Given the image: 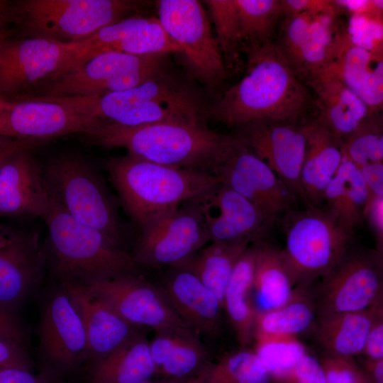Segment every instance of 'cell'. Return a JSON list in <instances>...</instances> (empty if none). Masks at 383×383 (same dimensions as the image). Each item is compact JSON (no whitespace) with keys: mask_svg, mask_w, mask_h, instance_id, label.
Masks as SVG:
<instances>
[{"mask_svg":"<svg viewBox=\"0 0 383 383\" xmlns=\"http://www.w3.org/2000/svg\"><path fill=\"white\" fill-rule=\"evenodd\" d=\"M246 53L245 74L223 93L211 113L239 128L264 120L297 123L311 96L275 43Z\"/></svg>","mask_w":383,"mask_h":383,"instance_id":"obj_1","label":"cell"},{"mask_svg":"<svg viewBox=\"0 0 383 383\" xmlns=\"http://www.w3.org/2000/svg\"><path fill=\"white\" fill-rule=\"evenodd\" d=\"M83 135L95 145L125 148L142 160L214 175L235 140V135L218 133L206 124L177 122L136 127L97 122Z\"/></svg>","mask_w":383,"mask_h":383,"instance_id":"obj_2","label":"cell"},{"mask_svg":"<svg viewBox=\"0 0 383 383\" xmlns=\"http://www.w3.org/2000/svg\"><path fill=\"white\" fill-rule=\"evenodd\" d=\"M48 235L47 271L58 284L89 285L123 274L140 273L130 253L99 231L72 217L49 196L43 218Z\"/></svg>","mask_w":383,"mask_h":383,"instance_id":"obj_3","label":"cell"},{"mask_svg":"<svg viewBox=\"0 0 383 383\" xmlns=\"http://www.w3.org/2000/svg\"><path fill=\"white\" fill-rule=\"evenodd\" d=\"M101 123L136 127L161 122L206 124L201 99L162 73L121 91L94 97H51Z\"/></svg>","mask_w":383,"mask_h":383,"instance_id":"obj_4","label":"cell"},{"mask_svg":"<svg viewBox=\"0 0 383 383\" xmlns=\"http://www.w3.org/2000/svg\"><path fill=\"white\" fill-rule=\"evenodd\" d=\"M120 205L138 226L220 183L212 174L167 167L129 154L106 162Z\"/></svg>","mask_w":383,"mask_h":383,"instance_id":"obj_5","label":"cell"},{"mask_svg":"<svg viewBox=\"0 0 383 383\" xmlns=\"http://www.w3.org/2000/svg\"><path fill=\"white\" fill-rule=\"evenodd\" d=\"M42 169L52 199L74 219L96 228L125 249L118 199L88 160L77 152H64L50 158Z\"/></svg>","mask_w":383,"mask_h":383,"instance_id":"obj_6","label":"cell"},{"mask_svg":"<svg viewBox=\"0 0 383 383\" xmlns=\"http://www.w3.org/2000/svg\"><path fill=\"white\" fill-rule=\"evenodd\" d=\"M129 0H18L10 2V23L21 37L62 43L82 40L140 8Z\"/></svg>","mask_w":383,"mask_h":383,"instance_id":"obj_7","label":"cell"},{"mask_svg":"<svg viewBox=\"0 0 383 383\" xmlns=\"http://www.w3.org/2000/svg\"><path fill=\"white\" fill-rule=\"evenodd\" d=\"M285 248L281 250L295 289H309L326 275L352 245L351 235L326 207L289 209L282 217Z\"/></svg>","mask_w":383,"mask_h":383,"instance_id":"obj_8","label":"cell"},{"mask_svg":"<svg viewBox=\"0 0 383 383\" xmlns=\"http://www.w3.org/2000/svg\"><path fill=\"white\" fill-rule=\"evenodd\" d=\"M40 374L65 381L87 366V343L81 318L60 284L44 298L37 326Z\"/></svg>","mask_w":383,"mask_h":383,"instance_id":"obj_9","label":"cell"},{"mask_svg":"<svg viewBox=\"0 0 383 383\" xmlns=\"http://www.w3.org/2000/svg\"><path fill=\"white\" fill-rule=\"evenodd\" d=\"M139 227L130 253L139 266H179L210 242L204 218L192 200L150 218Z\"/></svg>","mask_w":383,"mask_h":383,"instance_id":"obj_10","label":"cell"},{"mask_svg":"<svg viewBox=\"0 0 383 383\" xmlns=\"http://www.w3.org/2000/svg\"><path fill=\"white\" fill-rule=\"evenodd\" d=\"M383 254L351 247L323 277L313 298L316 316L355 312L383 301Z\"/></svg>","mask_w":383,"mask_h":383,"instance_id":"obj_11","label":"cell"},{"mask_svg":"<svg viewBox=\"0 0 383 383\" xmlns=\"http://www.w3.org/2000/svg\"><path fill=\"white\" fill-rule=\"evenodd\" d=\"M156 4L157 18L180 48L193 74L210 87L219 85L227 70L201 1L160 0Z\"/></svg>","mask_w":383,"mask_h":383,"instance_id":"obj_12","label":"cell"},{"mask_svg":"<svg viewBox=\"0 0 383 383\" xmlns=\"http://www.w3.org/2000/svg\"><path fill=\"white\" fill-rule=\"evenodd\" d=\"M165 55H135L115 51L100 53L48 78L23 96L94 97L127 90L138 83L133 70L154 63Z\"/></svg>","mask_w":383,"mask_h":383,"instance_id":"obj_13","label":"cell"},{"mask_svg":"<svg viewBox=\"0 0 383 383\" xmlns=\"http://www.w3.org/2000/svg\"><path fill=\"white\" fill-rule=\"evenodd\" d=\"M215 175L251 202L270 228L291 209L296 198L270 167L236 135Z\"/></svg>","mask_w":383,"mask_h":383,"instance_id":"obj_14","label":"cell"},{"mask_svg":"<svg viewBox=\"0 0 383 383\" xmlns=\"http://www.w3.org/2000/svg\"><path fill=\"white\" fill-rule=\"evenodd\" d=\"M96 121L52 98L0 96V136L44 142L83 134Z\"/></svg>","mask_w":383,"mask_h":383,"instance_id":"obj_15","label":"cell"},{"mask_svg":"<svg viewBox=\"0 0 383 383\" xmlns=\"http://www.w3.org/2000/svg\"><path fill=\"white\" fill-rule=\"evenodd\" d=\"M77 43L35 37L0 42V96L25 95L55 74Z\"/></svg>","mask_w":383,"mask_h":383,"instance_id":"obj_16","label":"cell"},{"mask_svg":"<svg viewBox=\"0 0 383 383\" xmlns=\"http://www.w3.org/2000/svg\"><path fill=\"white\" fill-rule=\"evenodd\" d=\"M85 287L93 296L135 326L155 331L190 328L159 287L145 280L140 273L123 274Z\"/></svg>","mask_w":383,"mask_h":383,"instance_id":"obj_17","label":"cell"},{"mask_svg":"<svg viewBox=\"0 0 383 383\" xmlns=\"http://www.w3.org/2000/svg\"><path fill=\"white\" fill-rule=\"evenodd\" d=\"M287 185L304 201L301 171L306 150L303 125L258 121L240 128L236 134Z\"/></svg>","mask_w":383,"mask_h":383,"instance_id":"obj_18","label":"cell"},{"mask_svg":"<svg viewBox=\"0 0 383 383\" xmlns=\"http://www.w3.org/2000/svg\"><path fill=\"white\" fill-rule=\"evenodd\" d=\"M192 201L204 218L210 241L252 243L269 229L251 202L221 182Z\"/></svg>","mask_w":383,"mask_h":383,"instance_id":"obj_19","label":"cell"},{"mask_svg":"<svg viewBox=\"0 0 383 383\" xmlns=\"http://www.w3.org/2000/svg\"><path fill=\"white\" fill-rule=\"evenodd\" d=\"M46 271L39 233L9 232L0 248V309L16 313L39 288Z\"/></svg>","mask_w":383,"mask_h":383,"instance_id":"obj_20","label":"cell"},{"mask_svg":"<svg viewBox=\"0 0 383 383\" xmlns=\"http://www.w3.org/2000/svg\"><path fill=\"white\" fill-rule=\"evenodd\" d=\"M60 285L67 292L84 326L87 343V368L105 359L142 333L141 328L126 321L93 296L84 285Z\"/></svg>","mask_w":383,"mask_h":383,"instance_id":"obj_21","label":"cell"},{"mask_svg":"<svg viewBox=\"0 0 383 383\" xmlns=\"http://www.w3.org/2000/svg\"><path fill=\"white\" fill-rule=\"evenodd\" d=\"M31 149L10 155L0 169V217L43 218L49 194Z\"/></svg>","mask_w":383,"mask_h":383,"instance_id":"obj_22","label":"cell"},{"mask_svg":"<svg viewBox=\"0 0 383 383\" xmlns=\"http://www.w3.org/2000/svg\"><path fill=\"white\" fill-rule=\"evenodd\" d=\"M158 287L174 311L196 334L214 337L219 333L223 306L192 272L182 267L168 268Z\"/></svg>","mask_w":383,"mask_h":383,"instance_id":"obj_23","label":"cell"},{"mask_svg":"<svg viewBox=\"0 0 383 383\" xmlns=\"http://www.w3.org/2000/svg\"><path fill=\"white\" fill-rule=\"evenodd\" d=\"M306 150L301 185L307 206H322L326 188L343 158L340 141L317 119L302 124Z\"/></svg>","mask_w":383,"mask_h":383,"instance_id":"obj_24","label":"cell"},{"mask_svg":"<svg viewBox=\"0 0 383 383\" xmlns=\"http://www.w3.org/2000/svg\"><path fill=\"white\" fill-rule=\"evenodd\" d=\"M316 96L317 119L339 141L370 113L361 98L335 76L320 71L308 78Z\"/></svg>","mask_w":383,"mask_h":383,"instance_id":"obj_25","label":"cell"},{"mask_svg":"<svg viewBox=\"0 0 383 383\" xmlns=\"http://www.w3.org/2000/svg\"><path fill=\"white\" fill-rule=\"evenodd\" d=\"M260 240L250 244L236 262L227 284L223 303L238 343L244 348L253 339L256 309L252 288Z\"/></svg>","mask_w":383,"mask_h":383,"instance_id":"obj_26","label":"cell"},{"mask_svg":"<svg viewBox=\"0 0 383 383\" xmlns=\"http://www.w3.org/2000/svg\"><path fill=\"white\" fill-rule=\"evenodd\" d=\"M319 316L316 338L327 355L353 357L362 353L365 343L378 309Z\"/></svg>","mask_w":383,"mask_h":383,"instance_id":"obj_27","label":"cell"},{"mask_svg":"<svg viewBox=\"0 0 383 383\" xmlns=\"http://www.w3.org/2000/svg\"><path fill=\"white\" fill-rule=\"evenodd\" d=\"M369 193L360 170L343 157L342 162L324 192L326 208L335 216L338 224L353 235L363 218Z\"/></svg>","mask_w":383,"mask_h":383,"instance_id":"obj_28","label":"cell"},{"mask_svg":"<svg viewBox=\"0 0 383 383\" xmlns=\"http://www.w3.org/2000/svg\"><path fill=\"white\" fill-rule=\"evenodd\" d=\"M88 370L89 383H138L155 376L149 340L143 333Z\"/></svg>","mask_w":383,"mask_h":383,"instance_id":"obj_29","label":"cell"},{"mask_svg":"<svg viewBox=\"0 0 383 383\" xmlns=\"http://www.w3.org/2000/svg\"><path fill=\"white\" fill-rule=\"evenodd\" d=\"M295 293L281 250L260 242L254 272L252 298L256 312L263 313L287 303Z\"/></svg>","mask_w":383,"mask_h":383,"instance_id":"obj_30","label":"cell"},{"mask_svg":"<svg viewBox=\"0 0 383 383\" xmlns=\"http://www.w3.org/2000/svg\"><path fill=\"white\" fill-rule=\"evenodd\" d=\"M250 243L210 241L177 267H182L196 276L215 294L223 306L225 291L234 267Z\"/></svg>","mask_w":383,"mask_h":383,"instance_id":"obj_31","label":"cell"},{"mask_svg":"<svg viewBox=\"0 0 383 383\" xmlns=\"http://www.w3.org/2000/svg\"><path fill=\"white\" fill-rule=\"evenodd\" d=\"M309 289H295L285 304L256 314L254 333L265 335L296 336L314 322L316 311Z\"/></svg>","mask_w":383,"mask_h":383,"instance_id":"obj_32","label":"cell"},{"mask_svg":"<svg viewBox=\"0 0 383 383\" xmlns=\"http://www.w3.org/2000/svg\"><path fill=\"white\" fill-rule=\"evenodd\" d=\"M382 62V52L371 51L355 44L348 31H345L335 56L320 71L335 76L360 96L370 77Z\"/></svg>","mask_w":383,"mask_h":383,"instance_id":"obj_33","label":"cell"},{"mask_svg":"<svg viewBox=\"0 0 383 383\" xmlns=\"http://www.w3.org/2000/svg\"><path fill=\"white\" fill-rule=\"evenodd\" d=\"M243 50L245 52L273 42L279 18L280 0H235Z\"/></svg>","mask_w":383,"mask_h":383,"instance_id":"obj_34","label":"cell"},{"mask_svg":"<svg viewBox=\"0 0 383 383\" xmlns=\"http://www.w3.org/2000/svg\"><path fill=\"white\" fill-rule=\"evenodd\" d=\"M254 349L270 380L283 383L299 361L306 354V347L296 336L255 335Z\"/></svg>","mask_w":383,"mask_h":383,"instance_id":"obj_35","label":"cell"},{"mask_svg":"<svg viewBox=\"0 0 383 383\" xmlns=\"http://www.w3.org/2000/svg\"><path fill=\"white\" fill-rule=\"evenodd\" d=\"M209 354L192 330L184 332L155 375L161 379H189L199 377L211 367Z\"/></svg>","mask_w":383,"mask_h":383,"instance_id":"obj_36","label":"cell"},{"mask_svg":"<svg viewBox=\"0 0 383 383\" xmlns=\"http://www.w3.org/2000/svg\"><path fill=\"white\" fill-rule=\"evenodd\" d=\"M344 157L359 168L383 162V123L379 112H372L340 141Z\"/></svg>","mask_w":383,"mask_h":383,"instance_id":"obj_37","label":"cell"},{"mask_svg":"<svg viewBox=\"0 0 383 383\" xmlns=\"http://www.w3.org/2000/svg\"><path fill=\"white\" fill-rule=\"evenodd\" d=\"M207 6L214 24L216 39L226 70H232L239 62L243 50L238 7L235 0H207Z\"/></svg>","mask_w":383,"mask_h":383,"instance_id":"obj_38","label":"cell"},{"mask_svg":"<svg viewBox=\"0 0 383 383\" xmlns=\"http://www.w3.org/2000/svg\"><path fill=\"white\" fill-rule=\"evenodd\" d=\"M214 383H270V376L253 350L243 348L212 363Z\"/></svg>","mask_w":383,"mask_h":383,"instance_id":"obj_39","label":"cell"},{"mask_svg":"<svg viewBox=\"0 0 383 383\" xmlns=\"http://www.w3.org/2000/svg\"><path fill=\"white\" fill-rule=\"evenodd\" d=\"M135 55L182 53L178 45L169 36L157 18H147L133 33L114 45L109 52Z\"/></svg>","mask_w":383,"mask_h":383,"instance_id":"obj_40","label":"cell"},{"mask_svg":"<svg viewBox=\"0 0 383 383\" xmlns=\"http://www.w3.org/2000/svg\"><path fill=\"white\" fill-rule=\"evenodd\" d=\"M320 362L326 383H357L362 373L353 357L326 355Z\"/></svg>","mask_w":383,"mask_h":383,"instance_id":"obj_41","label":"cell"},{"mask_svg":"<svg viewBox=\"0 0 383 383\" xmlns=\"http://www.w3.org/2000/svg\"><path fill=\"white\" fill-rule=\"evenodd\" d=\"M9 367L31 371L33 362L23 344L0 338V371Z\"/></svg>","mask_w":383,"mask_h":383,"instance_id":"obj_42","label":"cell"},{"mask_svg":"<svg viewBox=\"0 0 383 383\" xmlns=\"http://www.w3.org/2000/svg\"><path fill=\"white\" fill-rule=\"evenodd\" d=\"M283 383H326L320 360L306 353Z\"/></svg>","mask_w":383,"mask_h":383,"instance_id":"obj_43","label":"cell"},{"mask_svg":"<svg viewBox=\"0 0 383 383\" xmlns=\"http://www.w3.org/2000/svg\"><path fill=\"white\" fill-rule=\"evenodd\" d=\"M363 218L367 221L373 234L375 250L383 254V196H369Z\"/></svg>","mask_w":383,"mask_h":383,"instance_id":"obj_44","label":"cell"},{"mask_svg":"<svg viewBox=\"0 0 383 383\" xmlns=\"http://www.w3.org/2000/svg\"><path fill=\"white\" fill-rule=\"evenodd\" d=\"M282 16L304 13H317L338 8L335 1L326 0H280Z\"/></svg>","mask_w":383,"mask_h":383,"instance_id":"obj_45","label":"cell"},{"mask_svg":"<svg viewBox=\"0 0 383 383\" xmlns=\"http://www.w3.org/2000/svg\"><path fill=\"white\" fill-rule=\"evenodd\" d=\"M367 359H383V306L376 312L362 353Z\"/></svg>","mask_w":383,"mask_h":383,"instance_id":"obj_46","label":"cell"},{"mask_svg":"<svg viewBox=\"0 0 383 383\" xmlns=\"http://www.w3.org/2000/svg\"><path fill=\"white\" fill-rule=\"evenodd\" d=\"M25 332L16 313L0 309V338L23 345Z\"/></svg>","mask_w":383,"mask_h":383,"instance_id":"obj_47","label":"cell"},{"mask_svg":"<svg viewBox=\"0 0 383 383\" xmlns=\"http://www.w3.org/2000/svg\"><path fill=\"white\" fill-rule=\"evenodd\" d=\"M360 170L369 196H383V162L367 165Z\"/></svg>","mask_w":383,"mask_h":383,"instance_id":"obj_48","label":"cell"},{"mask_svg":"<svg viewBox=\"0 0 383 383\" xmlns=\"http://www.w3.org/2000/svg\"><path fill=\"white\" fill-rule=\"evenodd\" d=\"M52 381L20 367H9L0 371V383H52Z\"/></svg>","mask_w":383,"mask_h":383,"instance_id":"obj_49","label":"cell"},{"mask_svg":"<svg viewBox=\"0 0 383 383\" xmlns=\"http://www.w3.org/2000/svg\"><path fill=\"white\" fill-rule=\"evenodd\" d=\"M41 143L43 142L35 140L0 136V169L6 158L14 152L24 149L32 150Z\"/></svg>","mask_w":383,"mask_h":383,"instance_id":"obj_50","label":"cell"},{"mask_svg":"<svg viewBox=\"0 0 383 383\" xmlns=\"http://www.w3.org/2000/svg\"><path fill=\"white\" fill-rule=\"evenodd\" d=\"M364 370L371 383H383V359L364 360Z\"/></svg>","mask_w":383,"mask_h":383,"instance_id":"obj_51","label":"cell"},{"mask_svg":"<svg viewBox=\"0 0 383 383\" xmlns=\"http://www.w3.org/2000/svg\"><path fill=\"white\" fill-rule=\"evenodd\" d=\"M211 369V367H210ZM210 369L203 374L189 379H161L157 381L147 380L138 383H214L211 377ZM56 383H70L64 381H57Z\"/></svg>","mask_w":383,"mask_h":383,"instance_id":"obj_52","label":"cell"},{"mask_svg":"<svg viewBox=\"0 0 383 383\" xmlns=\"http://www.w3.org/2000/svg\"><path fill=\"white\" fill-rule=\"evenodd\" d=\"M9 4L10 1H0V28H6L10 23Z\"/></svg>","mask_w":383,"mask_h":383,"instance_id":"obj_53","label":"cell"},{"mask_svg":"<svg viewBox=\"0 0 383 383\" xmlns=\"http://www.w3.org/2000/svg\"><path fill=\"white\" fill-rule=\"evenodd\" d=\"M16 31L15 29H9L7 28H0V42L9 37L13 36Z\"/></svg>","mask_w":383,"mask_h":383,"instance_id":"obj_54","label":"cell"},{"mask_svg":"<svg viewBox=\"0 0 383 383\" xmlns=\"http://www.w3.org/2000/svg\"><path fill=\"white\" fill-rule=\"evenodd\" d=\"M9 232L8 233L0 232V248L6 244L8 241Z\"/></svg>","mask_w":383,"mask_h":383,"instance_id":"obj_55","label":"cell"},{"mask_svg":"<svg viewBox=\"0 0 383 383\" xmlns=\"http://www.w3.org/2000/svg\"><path fill=\"white\" fill-rule=\"evenodd\" d=\"M357 383H371L362 370V373Z\"/></svg>","mask_w":383,"mask_h":383,"instance_id":"obj_56","label":"cell"},{"mask_svg":"<svg viewBox=\"0 0 383 383\" xmlns=\"http://www.w3.org/2000/svg\"><path fill=\"white\" fill-rule=\"evenodd\" d=\"M0 232H3V233L9 232V231H6V227L1 223H0Z\"/></svg>","mask_w":383,"mask_h":383,"instance_id":"obj_57","label":"cell"}]
</instances>
